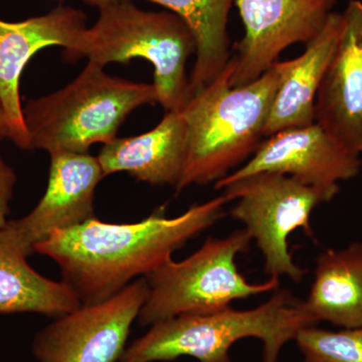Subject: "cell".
I'll use <instances>...</instances> for the list:
<instances>
[{"mask_svg":"<svg viewBox=\"0 0 362 362\" xmlns=\"http://www.w3.org/2000/svg\"><path fill=\"white\" fill-rule=\"evenodd\" d=\"M228 202L221 194L175 218L151 214L133 223L93 218L52 233L35 252L58 264L62 281L81 304L98 303L173 259V252L221 220Z\"/></svg>","mask_w":362,"mask_h":362,"instance_id":"6da1fadb","label":"cell"},{"mask_svg":"<svg viewBox=\"0 0 362 362\" xmlns=\"http://www.w3.org/2000/svg\"><path fill=\"white\" fill-rule=\"evenodd\" d=\"M226 201L235 202L230 214L244 223L264 257L269 278L287 277L301 283L307 271L295 263L288 239L302 228L313 238L311 214L324 202L334 199L339 190L324 189L300 182L292 176L261 173L226 183Z\"/></svg>","mask_w":362,"mask_h":362,"instance_id":"52a82bcc","label":"cell"},{"mask_svg":"<svg viewBox=\"0 0 362 362\" xmlns=\"http://www.w3.org/2000/svg\"><path fill=\"white\" fill-rule=\"evenodd\" d=\"M13 138L11 134V127H9L8 120L4 112V107H2L1 102H0V140Z\"/></svg>","mask_w":362,"mask_h":362,"instance_id":"44dd1931","label":"cell"},{"mask_svg":"<svg viewBox=\"0 0 362 362\" xmlns=\"http://www.w3.org/2000/svg\"><path fill=\"white\" fill-rule=\"evenodd\" d=\"M337 0H237L245 26L230 84L243 87L261 77L281 52L309 44L325 25Z\"/></svg>","mask_w":362,"mask_h":362,"instance_id":"9c48e42d","label":"cell"},{"mask_svg":"<svg viewBox=\"0 0 362 362\" xmlns=\"http://www.w3.org/2000/svg\"><path fill=\"white\" fill-rule=\"evenodd\" d=\"M337 47L315 101V123L352 153H362V2L343 11Z\"/></svg>","mask_w":362,"mask_h":362,"instance_id":"7c38bea8","label":"cell"},{"mask_svg":"<svg viewBox=\"0 0 362 362\" xmlns=\"http://www.w3.org/2000/svg\"><path fill=\"white\" fill-rule=\"evenodd\" d=\"M99 6L112 0H82ZM168 7L187 23L197 42V59L189 78L192 97L204 90L228 65V18L233 0H150Z\"/></svg>","mask_w":362,"mask_h":362,"instance_id":"ac0fdd59","label":"cell"},{"mask_svg":"<svg viewBox=\"0 0 362 362\" xmlns=\"http://www.w3.org/2000/svg\"><path fill=\"white\" fill-rule=\"evenodd\" d=\"M294 340L302 362H362V326L338 331L307 326Z\"/></svg>","mask_w":362,"mask_h":362,"instance_id":"d6986e66","label":"cell"},{"mask_svg":"<svg viewBox=\"0 0 362 362\" xmlns=\"http://www.w3.org/2000/svg\"><path fill=\"white\" fill-rule=\"evenodd\" d=\"M26 258L0 228V314L37 313L58 318L82 305L65 282L40 275Z\"/></svg>","mask_w":362,"mask_h":362,"instance_id":"e0dca14e","label":"cell"},{"mask_svg":"<svg viewBox=\"0 0 362 362\" xmlns=\"http://www.w3.org/2000/svg\"><path fill=\"white\" fill-rule=\"evenodd\" d=\"M252 238L245 228L223 239L209 238L183 261L169 259L145 276L149 291L138 323L151 326L185 314L211 313L235 300L275 291L280 279L250 283L238 269L237 257L246 252Z\"/></svg>","mask_w":362,"mask_h":362,"instance_id":"8992f818","label":"cell"},{"mask_svg":"<svg viewBox=\"0 0 362 362\" xmlns=\"http://www.w3.org/2000/svg\"><path fill=\"white\" fill-rule=\"evenodd\" d=\"M233 57L211 84L181 110L187 125V152L176 192L216 183L254 156L290 61L276 62L243 87L230 86Z\"/></svg>","mask_w":362,"mask_h":362,"instance_id":"7a4b0ae2","label":"cell"},{"mask_svg":"<svg viewBox=\"0 0 362 362\" xmlns=\"http://www.w3.org/2000/svg\"><path fill=\"white\" fill-rule=\"evenodd\" d=\"M83 11L59 6L52 13L20 23L0 20V102L16 146L28 150L20 80L26 64L40 49L59 45L70 51L86 28Z\"/></svg>","mask_w":362,"mask_h":362,"instance_id":"4fadbf2b","label":"cell"},{"mask_svg":"<svg viewBox=\"0 0 362 362\" xmlns=\"http://www.w3.org/2000/svg\"><path fill=\"white\" fill-rule=\"evenodd\" d=\"M342 14L331 13L320 33L306 45L301 56L290 59L268 120L264 138L290 128L315 123V101L326 68L337 47Z\"/></svg>","mask_w":362,"mask_h":362,"instance_id":"9a60e30c","label":"cell"},{"mask_svg":"<svg viewBox=\"0 0 362 362\" xmlns=\"http://www.w3.org/2000/svg\"><path fill=\"white\" fill-rule=\"evenodd\" d=\"M139 278L104 301L54 318L33 340L37 362H120L131 327L148 296Z\"/></svg>","mask_w":362,"mask_h":362,"instance_id":"ba28073f","label":"cell"},{"mask_svg":"<svg viewBox=\"0 0 362 362\" xmlns=\"http://www.w3.org/2000/svg\"><path fill=\"white\" fill-rule=\"evenodd\" d=\"M361 166V156L345 149L313 123L267 137L249 161L214 183V188L256 173H275L310 187L339 190V182L356 177Z\"/></svg>","mask_w":362,"mask_h":362,"instance_id":"30bf717a","label":"cell"},{"mask_svg":"<svg viewBox=\"0 0 362 362\" xmlns=\"http://www.w3.org/2000/svg\"><path fill=\"white\" fill-rule=\"evenodd\" d=\"M105 66L88 62L63 89L23 107L30 149L88 153L96 143L115 139L128 115L158 103L153 84L111 77Z\"/></svg>","mask_w":362,"mask_h":362,"instance_id":"5b68a950","label":"cell"},{"mask_svg":"<svg viewBox=\"0 0 362 362\" xmlns=\"http://www.w3.org/2000/svg\"><path fill=\"white\" fill-rule=\"evenodd\" d=\"M98 7L97 23L81 33L66 58H87L103 66L146 59L154 66L158 103L166 112L182 110L192 98L187 61L197 52L187 23L173 13L141 11L130 0H112Z\"/></svg>","mask_w":362,"mask_h":362,"instance_id":"277c9868","label":"cell"},{"mask_svg":"<svg viewBox=\"0 0 362 362\" xmlns=\"http://www.w3.org/2000/svg\"><path fill=\"white\" fill-rule=\"evenodd\" d=\"M315 324L302 300L289 290L277 289L265 303L247 310L228 306L153 324L125 349L120 362L170 361L181 356L199 362H230L233 345L250 337L261 340L263 362H279L283 347L300 330Z\"/></svg>","mask_w":362,"mask_h":362,"instance_id":"3957f363","label":"cell"},{"mask_svg":"<svg viewBox=\"0 0 362 362\" xmlns=\"http://www.w3.org/2000/svg\"><path fill=\"white\" fill-rule=\"evenodd\" d=\"M303 309L315 321L342 328L362 326V242L327 249L316 259Z\"/></svg>","mask_w":362,"mask_h":362,"instance_id":"2e32d148","label":"cell"},{"mask_svg":"<svg viewBox=\"0 0 362 362\" xmlns=\"http://www.w3.org/2000/svg\"><path fill=\"white\" fill-rule=\"evenodd\" d=\"M44 197L28 216L8 221L1 228L6 239L25 256L57 230L82 225L94 218L96 188L103 180L98 157L54 152Z\"/></svg>","mask_w":362,"mask_h":362,"instance_id":"8fae6325","label":"cell"},{"mask_svg":"<svg viewBox=\"0 0 362 362\" xmlns=\"http://www.w3.org/2000/svg\"><path fill=\"white\" fill-rule=\"evenodd\" d=\"M16 183V175L13 169L0 157V228H4L8 223L7 218L11 213L9 204L13 197Z\"/></svg>","mask_w":362,"mask_h":362,"instance_id":"ffe728a7","label":"cell"},{"mask_svg":"<svg viewBox=\"0 0 362 362\" xmlns=\"http://www.w3.org/2000/svg\"><path fill=\"white\" fill-rule=\"evenodd\" d=\"M187 125L181 111L166 112L149 132L115 138L104 144L98 156L104 177L127 173L151 185H176L185 168Z\"/></svg>","mask_w":362,"mask_h":362,"instance_id":"5bb4252c","label":"cell"}]
</instances>
